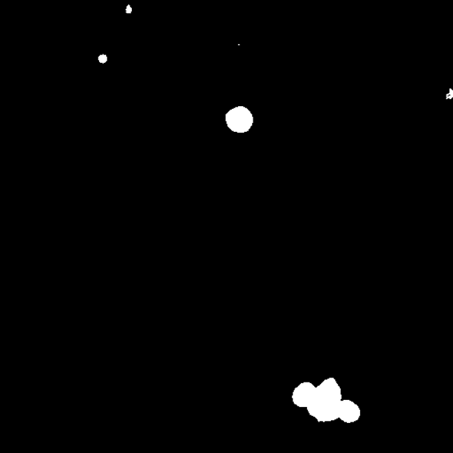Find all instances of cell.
Returning <instances> with one entry per match:
<instances>
[{
    "mask_svg": "<svg viewBox=\"0 0 453 453\" xmlns=\"http://www.w3.org/2000/svg\"><path fill=\"white\" fill-rule=\"evenodd\" d=\"M360 411L359 406L350 400L339 403V417L346 422H353L359 419Z\"/></svg>",
    "mask_w": 453,
    "mask_h": 453,
    "instance_id": "3",
    "label": "cell"
},
{
    "mask_svg": "<svg viewBox=\"0 0 453 453\" xmlns=\"http://www.w3.org/2000/svg\"><path fill=\"white\" fill-rule=\"evenodd\" d=\"M228 126L236 132H246L253 124V117L246 108L238 107L227 114Z\"/></svg>",
    "mask_w": 453,
    "mask_h": 453,
    "instance_id": "1",
    "label": "cell"
},
{
    "mask_svg": "<svg viewBox=\"0 0 453 453\" xmlns=\"http://www.w3.org/2000/svg\"><path fill=\"white\" fill-rule=\"evenodd\" d=\"M316 395V388H314L311 383H303L294 392L293 401L300 408H307L315 399Z\"/></svg>",
    "mask_w": 453,
    "mask_h": 453,
    "instance_id": "2",
    "label": "cell"
}]
</instances>
